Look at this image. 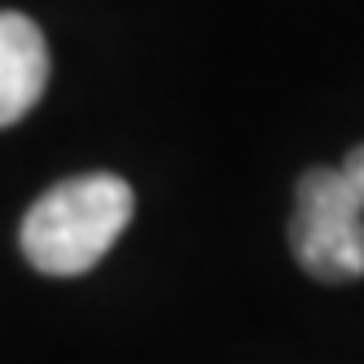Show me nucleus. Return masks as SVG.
I'll list each match as a JSON object with an SVG mask.
<instances>
[{
	"instance_id": "obj_1",
	"label": "nucleus",
	"mask_w": 364,
	"mask_h": 364,
	"mask_svg": "<svg viewBox=\"0 0 364 364\" xmlns=\"http://www.w3.org/2000/svg\"><path fill=\"white\" fill-rule=\"evenodd\" d=\"M136 193L123 176H70L31 202L22 220V255L44 277H84L132 224Z\"/></svg>"
},
{
	"instance_id": "obj_2",
	"label": "nucleus",
	"mask_w": 364,
	"mask_h": 364,
	"mask_svg": "<svg viewBox=\"0 0 364 364\" xmlns=\"http://www.w3.org/2000/svg\"><path fill=\"white\" fill-rule=\"evenodd\" d=\"M290 250L307 277L343 285L364 277V180L343 167H311L294 189Z\"/></svg>"
},
{
	"instance_id": "obj_3",
	"label": "nucleus",
	"mask_w": 364,
	"mask_h": 364,
	"mask_svg": "<svg viewBox=\"0 0 364 364\" xmlns=\"http://www.w3.org/2000/svg\"><path fill=\"white\" fill-rule=\"evenodd\" d=\"M48 88V44L27 14L0 9V127L36 110Z\"/></svg>"
},
{
	"instance_id": "obj_4",
	"label": "nucleus",
	"mask_w": 364,
	"mask_h": 364,
	"mask_svg": "<svg viewBox=\"0 0 364 364\" xmlns=\"http://www.w3.org/2000/svg\"><path fill=\"white\" fill-rule=\"evenodd\" d=\"M347 167H351V171H355V176L364 180V145H355V149L347 154Z\"/></svg>"
}]
</instances>
